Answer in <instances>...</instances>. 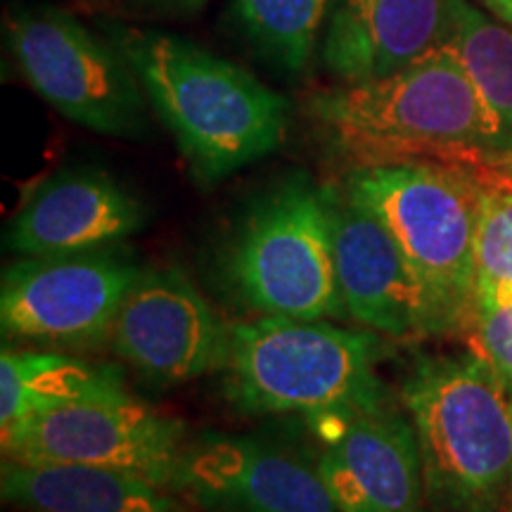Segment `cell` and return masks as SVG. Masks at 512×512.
I'll return each instance as SVG.
<instances>
[{
	"mask_svg": "<svg viewBox=\"0 0 512 512\" xmlns=\"http://www.w3.org/2000/svg\"><path fill=\"white\" fill-rule=\"evenodd\" d=\"M472 325L477 354L494 368L512 396V290L479 294Z\"/></svg>",
	"mask_w": 512,
	"mask_h": 512,
	"instance_id": "44dd1931",
	"label": "cell"
},
{
	"mask_svg": "<svg viewBox=\"0 0 512 512\" xmlns=\"http://www.w3.org/2000/svg\"><path fill=\"white\" fill-rule=\"evenodd\" d=\"M494 164H498V166H501V169H508V171H510V174H512V157L498 159V162H494Z\"/></svg>",
	"mask_w": 512,
	"mask_h": 512,
	"instance_id": "cb8c5ba5",
	"label": "cell"
},
{
	"mask_svg": "<svg viewBox=\"0 0 512 512\" xmlns=\"http://www.w3.org/2000/svg\"><path fill=\"white\" fill-rule=\"evenodd\" d=\"M178 491L228 512H339L318 463L249 437H207L190 444Z\"/></svg>",
	"mask_w": 512,
	"mask_h": 512,
	"instance_id": "4fadbf2b",
	"label": "cell"
},
{
	"mask_svg": "<svg viewBox=\"0 0 512 512\" xmlns=\"http://www.w3.org/2000/svg\"><path fill=\"white\" fill-rule=\"evenodd\" d=\"M242 304L264 316L320 320L344 311L323 188L292 174L252 204L223 261Z\"/></svg>",
	"mask_w": 512,
	"mask_h": 512,
	"instance_id": "8992f818",
	"label": "cell"
},
{
	"mask_svg": "<svg viewBox=\"0 0 512 512\" xmlns=\"http://www.w3.org/2000/svg\"><path fill=\"white\" fill-rule=\"evenodd\" d=\"M230 330L176 268H147L126 292L112 349L155 382H188L228 366Z\"/></svg>",
	"mask_w": 512,
	"mask_h": 512,
	"instance_id": "30bf717a",
	"label": "cell"
},
{
	"mask_svg": "<svg viewBox=\"0 0 512 512\" xmlns=\"http://www.w3.org/2000/svg\"><path fill=\"white\" fill-rule=\"evenodd\" d=\"M140 271L133 256L114 245L24 256L3 273V335L57 349L105 342Z\"/></svg>",
	"mask_w": 512,
	"mask_h": 512,
	"instance_id": "9c48e42d",
	"label": "cell"
},
{
	"mask_svg": "<svg viewBox=\"0 0 512 512\" xmlns=\"http://www.w3.org/2000/svg\"><path fill=\"white\" fill-rule=\"evenodd\" d=\"M10 48L31 88L69 121L119 138L145 131V100L133 67L76 17L55 8L17 15Z\"/></svg>",
	"mask_w": 512,
	"mask_h": 512,
	"instance_id": "ba28073f",
	"label": "cell"
},
{
	"mask_svg": "<svg viewBox=\"0 0 512 512\" xmlns=\"http://www.w3.org/2000/svg\"><path fill=\"white\" fill-rule=\"evenodd\" d=\"M145 209L102 169H64L48 176L19 207L5 247L19 256H46L117 245L138 233Z\"/></svg>",
	"mask_w": 512,
	"mask_h": 512,
	"instance_id": "5bb4252c",
	"label": "cell"
},
{
	"mask_svg": "<svg viewBox=\"0 0 512 512\" xmlns=\"http://www.w3.org/2000/svg\"><path fill=\"white\" fill-rule=\"evenodd\" d=\"M470 76L503 131L512 157V27L486 17L470 0H451L444 43Z\"/></svg>",
	"mask_w": 512,
	"mask_h": 512,
	"instance_id": "ac0fdd59",
	"label": "cell"
},
{
	"mask_svg": "<svg viewBox=\"0 0 512 512\" xmlns=\"http://www.w3.org/2000/svg\"><path fill=\"white\" fill-rule=\"evenodd\" d=\"M152 3L171 5V8H178V10H197L202 8L204 0H152Z\"/></svg>",
	"mask_w": 512,
	"mask_h": 512,
	"instance_id": "603a6c76",
	"label": "cell"
},
{
	"mask_svg": "<svg viewBox=\"0 0 512 512\" xmlns=\"http://www.w3.org/2000/svg\"><path fill=\"white\" fill-rule=\"evenodd\" d=\"M451 0H337L323 62L344 83L373 81L441 48Z\"/></svg>",
	"mask_w": 512,
	"mask_h": 512,
	"instance_id": "9a60e30c",
	"label": "cell"
},
{
	"mask_svg": "<svg viewBox=\"0 0 512 512\" xmlns=\"http://www.w3.org/2000/svg\"><path fill=\"white\" fill-rule=\"evenodd\" d=\"M482 3L494 12L498 19H503L505 24L512 27V0H482Z\"/></svg>",
	"mask_w": 512,
	"mask_h": 512,
	"instance_id": "7402d4cb",
	"label": "cell"
},
{
	"mask_svg": "<svg viewBox=\"0 0 512 512\" xmlns=\"http://www.w3.org/2000/svg\"><path fill=\"white\" fill-rule=\"evenodd\" d=\"M117 43L197 181H223L283 143L285 98L238 64L162 31H121Z\"/></svg>",
	"mask_w": 512,
	"mask_h": 512,
	"instance_id": "7a4b0ae2",
	"label": "cell"
},
{
	"mask_svg": "<svg viewBox=\"0 0 512 512\" xmlns=\"http://www.w3.org/2000/svg\"><path fill=\"white\" fill-rule=\"evenodd\" d=\"M479 162L358 166L344 188L394 235L420 290L425 335H453L475 320Z\"/></svg>",
	"mask_w": 512,
	"mask_h": 512,
	"instance_id": "3957f363",
	"label": "cell"
},
{
	"mask_svg": "<svg viewBox=\"0 0 512 512\" xmlns=\"http://www.w3.org/2000/svg\"><path fill=\"white\" fill-rule=\"evenodd\" d=\"M344 311L377 335H425L420 290L394 235L344 185H323Z\"/></svg>",
	"mask_w": 512,
	"mask_h": 512,
	"instance_id": "7c38bea8",
	"label": "cell"
},
{
	"mask_svg": "<svg viewBox=\"0 0 512 512\" xmlns=\"http://www.w3.org/2000/svg\"><path fill=\"white\" fill-rule=\"evenodd\" d=\"M380 354L373 330L264 316L230 330L228 396L247 413L339 418L389 399L375 375Z\"/></svg>",
	"mask_w": 512,
	"mask_h": 512,
	"instance_id": "5b68a950",
	"label": "cell"
},
{
	"mask_svg": "<svg viewBox=\"0 0 512 512\" xmlns=\"http://www.w3.org/2000/svg\"><path fill=\"white\" fill-rule=\"evenodd\" d=\"M309 110L361 166L422 155L494 164L505 155L501 126L446 46L382 79L320 91Z\"/></svg>",
	"mask_w": 512,
	"mask_h": 512,
	"instance_id": "6da1fadb",
	"label": "cell"
},
{
	"mask_svg": "<svg viewBox=\"0 0 512 512\" xmlns=\"http://www.w3.org/2000/svg\"><path fill=\"white\" fill-rule=\"evenodd\" d=\"M3 501L27 512H190L164 486L117 470L3 458Z\"/></svg>",
	"mask_w": 512,
	"mask_h": 512,
	"instance_id": "2e32d148",
	"label": "cell"
},
{
	"mask_svg": "<svg viewBox=\"0 0 512 512\" xmlns=\"http://www.w3.org/2000/svg\"><path fill=\"white\" fill-rule=\"evenodd\" d=\"M401 403L434 508L494 512L512 482V411L494 368L477 351L418 356L401 382Z\"/></svg>",
	"mask_w": 512,
	"mask_h": 512,
	"instance_id": "277c9868",
	"label": "cell"
},
{
	"mask_svg": "<svg viewBox=\"0 0 512 512\" xmlns=\"http://www.w3.org/2000/svg\"><path fill=\"white\" fill-rule=\"evenodd\" d=\"M188 446L181 420L128 389L34 413L3 434V458L102 467L176 491Z\"/></svg>",
	"mask_w": 512,
	"mask_h": 512,
	"instance_id": "52a82bcc",
	"label": "cell"
},
{
	"mask_svg": "<svg viewBox=\"0 0 512 512\" xmlns=\"http://www.w3.org/2000/svg\"><path fill=\"white\" fill-rule=\"evenodd\" d=\"M510 411H512V401H510ZM512 484V482H510Z\"/></svg>",
	"mask_w": 512,
	"mask_h": 512,
	"instance_id": "d4e9b609",
	"label": "cell"
},
{
	"mask_svg": "<svg viewBox=\"0 0 512 512\" xmlns=\"http://www.w3.org/2000/svg\"><path fill=\"white\" fill-rule=\"evenodd\" d=\"M320 427L332 437L318 470L339 512H422L418 437L396 403L384 399Z\"/></svg>",
	"mask_w": 512,
	"mask_h": 512,
	"instance_id": "8fae6325",
	"label": "cell"
},
{
	"mask_svg": "<svg viewBox=\"0 0 512 512\" xmlns=\"http://www.w3.org/2000/svg\"><path fill=\"white\" fill-rule=\"evenodd\" d=\"M330 0H233V15L256 53L285 72H302Z\"/></svg>",
	"mask_w": 512,
	"mask_h": 512,
	"instance_id": "d6986e66",
	"label": "cell"
},
{
	"mask_svg": "<svg viewBox=\"0 0 512 512\" xmlns=\"http://www.w3.org/2000/svg\"><path fill=\"white\" fill-rule=\"evenodd\" d=\"M477 297L512 290V174L479 162Z\"/></svg>",
	"mask_w": 512,
	"mask_h": 512,
	"instance_id": "ffe728a7",
	"label": "cell"
},
{
	"mask_svg": "<svg viewBox=\"0 0 512 512\" xmlns=\"http://www.w3.org/2000/svg\"><path fill=\"white\" fill-rule=\"evenodd\" d=\"M124 389V377L112 366L86 363L55 351L5 347L0 354V427L5 434L34 413Z\"/></svg>",
	"mask_w": 512,
	"mask_h": 512,
	"instance_id": "e0dca14e",
	"label": "cell"
}]
</instances>
